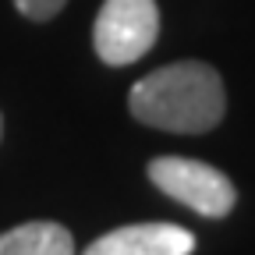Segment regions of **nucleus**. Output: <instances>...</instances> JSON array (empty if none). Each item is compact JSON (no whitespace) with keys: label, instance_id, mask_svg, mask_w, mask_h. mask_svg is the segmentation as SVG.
I'll return each mask as SVG.
<instances>
[{"label":"nucleus","instance_id":"obj_6","mask_svg":"<svg viewBox=\"0 0 255 255\" xmlns=\"http://www.w3.org/2000/svg\"><path fill=\"white\" fill-rule=\"evenodd\" d=\"M64 4H68V0H14V7L32 21H50Z\"/></svg>","mask_w":255,"mask_h":255},{"label":"nucleus","instance_id":"obj_4","mask_svg":"<svg viewBox=\"0 0 255 255\" xmlns=\"http://www.w3.org/2000/svg\"><path fill=\"white\" fill-rule=\"evenodd\" d=\"M195 234L177 223H131V227L107 231L82 255H191Z\"/></svg>","mask_w":255,"mask_h":255},{"label":"nucleus","instance_id":"obj_1","mask_svg":"<svg viewBox=\"0 0 255 255\" xmlns=\"http://www.w3.org/2000/svg\"><path fill=\"white\" fill-rule=\"evenodd\" d=\"M135 121L174 135H202L223 121L227 92L216 68L202 60H177L138 78L128 96Z\"/></svg>","mask_w":255,"mask_h":255},{"label":"nucleus","instance_id":"obj_5","mask_svg":"<svg viewBox=\"0 0 255 255\" xmlns=\"http://www.w3.org/2000/svg\"><path fill=\"white\" fill-rule=\"evenodd\" d=\"M0 255H75V241L60 223L32 220L0 234Z\"/></svg>","mask_w":255,"mask_h":255},{"label":"nucleus","instance_id":"obj_3","mask_svg":"<svg viewBox=\"0 0 255 255\" xmlns=\"http://www.w3.org/2000/svg\"><path fill=\"white\" fill-rule=\"evenodd\" d=\"M159 36L156 0H107L92 25V46L103 64L124 68L145 57Z\"/></svg>","mask_w":255,"mask_h":255},{"label":"nucleus","instance_id":"obj_7","mask_svg":"<svg viewBox=\"0 0 255 255\" xmlns=\"http://www.w3.org/2000/svg\"><path fill=\"white\" fill-rule=\"evenodd\" d=\"M0 135H4V117H0Z\"/></svg>","mask_w":255,"mask_h":255},{"label":"nucleus","instance_id":"obj_2","mask_svg":"<svg viewBox=\"0 0 255 255\" xmlns=\"http://www.w3.org/2000/svg\"><path fill=\"white\" fill-rule=\"evenodd\" d=\"M149 181L170 195L174 202L195 209L202 216H213V220H223L234 202H238V188L234 181L202 163V159H184V156H156L149 163Z\"/></svg>","mask_w":255,"mask_h":255}]
</instances>
